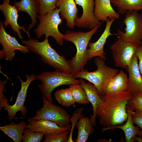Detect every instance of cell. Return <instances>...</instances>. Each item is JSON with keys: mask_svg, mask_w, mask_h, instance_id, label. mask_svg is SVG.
<instances>
[{"mask_svg": "<svg viewBox=\"0 0 142 142\" xmlns=\"http://www.w3.org/2000/svg\"><path fill=\"white\" fill-rule=\"evenodd\" d=\"M76 4L74 0H58L56 4L62 18L66 21L67 26L71 29L75 26V21L78 18Z\"/></svg>", "mask_w": 142, "mask_h": 142, "instance_id": "9a60e30c", "label": "cell"}, {"mask_svg": "<svg viewBox=\"0 0 142 142\" xmlns=\"http://www.w3.org/2000/svg\"><path fill=\"white\" fill-rule=\"evenodd\" d=\"M59 14V9L56 8L45 14L38 15L39 23L34 30L37 39L43 35L45 37L51 36L60 45H63L64 34L60 32L58 29L59 25L63 22Z\"/></svg>", "mask_w": 142, "mask_h": 142, "instance_id": "5b68a950", "label": "cell"}, {"mask_svg": "<svg viewBox=\"0 0 142 142\" xmlns=\"http://www.w3.org/2000/svg\"><path fill=\"white\" fill-rule=\"evenodd\" d=\"M26 128L35 132H39L45 134H54L70 130L71 125L68 126L62 127L55 123L46 119H41L29 122Z\"/></svg>", "mask_w": 142, "mask_h": 142, "instance_id": "e0dca14e", "label": "cell"}, {"mask_svg": "<svg viewBox=\"0 0 142 142\" xmlns=\"http://www.w3.org/2000/svg\"><path fill=\"white\" fill-rule=\"evenodd\" d=\"M80 83L85 90L88 99L93 107V114L90 118L93 125L96 124V112L97 107L102 101L99 92L96 87L88 82L86 83L83 79L80 78Z\"/></svg>", "mask_w": 142, "mask_h": 142, "instance_id": "44dd1931", "label": "cell"}, {"mask_svg": "<svg viewBox=\"0 0 142 142\" xmlns=\"http://www.w3.org/2000/svg\"><path fill=\"white\" fill-rule=\"evenodd\" d=\"M9 1V0H8Z\"/></svg>", "mask_w": 142, "mask_h": 142, "instance_id": "8d00e7d4", "label": "cell"}, {"mask_svg": "<svg viewBox=\"0 0 142 142\" xmlns=\"http://www.w3.org/2000/svg\"><path fill=\"white\" fill-rule=\"evenodd\" d=\"M26 80L23 81L20 77L18 76V78L21 83V88L18 93L16 101L13 105H10L8 103L7 99L4 95L3 92L5 86L2 85L0 86V111L2 108H4V110H6L8 112V119L11 121L14 118L17 112L20 111L22 115L25 116L27 112V110L24 105L26 98L27 96L28 88L31 83L37 78L36 76L34 74L26 75Z\"/></svg>", "mask_w": 142, "mask_h": 142, "instance_id": "52a82bcc", "label": "cell"}, {"mask_svg": "<svg viewBox=\"0 0 142 142\" xmlns=\"http://www.w3.org/2000/svg\"><path fill=\"white\" fill-rule=\"evenodd\" d=\"M42 84L38 85L41 93L49 101L52 103L51 94L56 87L63 85L80 83V79H77L74 75L56 70L43 72L36 76Z\"/></svg>", "mask_w": 142, "mask_h": 142, "instance_id": "8992f818", "label": "cell"}, {"mask_svg": "<svg viewBox=\"0 0 142 142\" xmlns=\"http://www.w3.org/2000/svg\"><path fill=\"white\" fill-rule=\"evenodd\" d=\"M69 88L75 102L82 104L89 103L86 92L80 83L70 84Z\"/></svg>", "mask_w": 142, "mask_h": 142, "instance_id": "4316f807", "label": "cell"}, {"mask_svg": "<svg viewBox=\"0 0 142 142\" xmlns=\"http://www.w3.org/2000/svg\"><path fill=\"white\" fill-rule=\"evenodd\" d=\"M141 43H142V40H141Z\"/></svg>", "mask_w": 142, "mask_h": 142, "instance_id": "d590c367", "label": "cell"}, {"mask_svg": "<svg viewBox=\"0 0 142 142\" xmlns=\"http://www.w3.org/2000/svg\"><path fill=\"white\" fill-rule=\"evenodd\" d=\"M124 24L125 26V32L118 29L117 34L118 38L139 46L142 45V14L134 11H127Z\"/></svg>", "mask_w": 142, "mask_h": 142, "instance_id": "ba28073f", "label": "cell"}, {"mask_svg": "<svg viewBox=\"0 0 142 142\" xmlns=\"http://www.w3.org/2000/svg\"><path fill=\"white\" fill-rule=\"evenodd\" d=\"M115 19H108L106 22L105 29L98 39L95 42L89 43V48L87 50L88 60L96 57H99L104 60H106V54L104 50V47L107 39L111 35H117V34L112 33L110 31L111 26Z\"/></svg>", "mask_w": 142, "mask_h": 142, "instance_id": "5bb4252c", "label": "cell"}, {"mask_svg": "<svg viewBox=\"0 0 142 142\" xmlns=\"http://www.w3.org/2000/svg\"><path fill=\"white\" fill-rule=\"evenodd\" d=\"M103 59L95 57L94 62L97 67V70L89 72L83 70L74 75L75 78L86 79L93 84L97 88L100 95H103V89L107 83L119 72L118 69L109 67Z\"/></svg>", "mask_w": 142, "mask_h": 142, "instance_id": "277c9868", "label": "cell"}, {"mask_svg": "<svg viewBox=\"0 0 142 142\" xmlns=\"http://www.w3.org/2000/svg\"><path fill=\"white\" fill-rule=\"evenodd\" d=\"M94 14L97 20L105 22L108 19H118L119 15L113 8L110 0H94Z\"/></svg>", "mask_w": 142, "mask_h": 142, "instance_id": "ac0fdd59", "label": "cell"}, {"mask_svg": "<svg viewBox=\"0 0 142 142\" xmlns=\"http://www.w3.org/2000/svg\"><path fill=\"white\" fill-rule=\"evenodd\" d=\"M48 38L45 37L41 42L37 39L31 38L27 40H23L22 42L30 50L39 55L44 63L54 68L56 70L72 74L69 60H67L64 56L59 55L51 46Z\"/></svg>", "mask_w": 142, "mask_h": 142, "instance_id": "7a4b0ae2", "label": "cell"}, {"mask_svg": "<svg viewBox=\"0 0 142 142\" xmlns=\"http://www.w3.org/2000/svg\"><path fill=\"white\" fill-rule=\"evenodd\" d=\"M138 60V66L142 76V45L139 46L135 54Z\"/></svg>", "mask_w": 142, "mask_h": 142, "instance_id": "836d02e7", "label": "cell"}, {"mask_svg": "<svg viewBox=\"0 0 142 142\" xmlns=\"http://www.w3.org/2000/svg\"><path fill=\"white\" fill-rule=\"evenodd\" d=\"M70 130L54 134H45L44 142H67Z\"/></svg>", "mask_w": 142, "mask_h": 142, "instance_id": "f546056e", "label": "cell"}, {"mask_svg": "<svg viewBox=\"0 0 142 142\" xmlns=\"http://www.w3.org/2000/svg\"><path fill=\"white\" fill-rule=\"evenodd\" d=\"M22 136L23 142H40L45 134L39 132H35L27 128L24 130Z\"/></svg>", "mask_w": 142, "mask_h": 142, "instance_id": "83f0119b", "label": "cell"}, {"mask_svg": "<svg viewBox=\"0 0 142 142\" xmlns=\"http://www.w3.org/2000/svg\"><path fill=\"white\" fill-rule=\"evenodd\" d=\"M43 106L38 110L35 116L27 118L28 122L41 119L49 120L62 127H66L69 125L70 116L63 108L53 104L43 96Z\"/></svg>", "mask_w": 142, "mask_h": 142, "instance_id": "9c48e42d", "label": "cell"}, {"mask_svg": "<svg viewBox=\"0 0 142 142\" xmlns=\"http://www.w3.org/2000/svg\"><path fill=\"white\" fill-rule=\"evenodd\" d=\"M128 83L127 74L121 70L106 84L103 89V95L127 91Z\"/></svg>", "mask_w": 142, "mask_h": 142, "instance_id": "ffe728a7", "label": "cell"}, {"mask_svg": "<svg viewBox=\"0 0 142 142\" xmlns=\"http://www.w3.org/2000/svg\"><path fill=\"white\" fill-rule=\"evenodd\" d=\"M14 6L18 12H24L30 16L31 22L27 28L29 31L33 28L36 24L39 13V5L38 0H21L20 1H14Z\"/></svg>", "mask_w": 142, "mask_h": 142, "instance_id": "d6986e66", "label": "cell"}, {"mask_svg": "<svg viewBox=\"0 0 142 142\" xmlns=\"http://www.w3.org/2000/svg\"><path fill=\"white\" fill-rule=\"evenodd\" d=\"M132 94V97L128 104L134 110L137 109L142 112V92Z\"/></svg>", "mask_w": 142, "mask_h": 142, "instance_id": "4dcf8cb0", "label": "cell"}, {"mask_svg": "<svg viewBox=\"0 0 142 142\" xmlns=\"http://www.w3.org/2000/svg\"><path fill=\"white\" fill-rule=\"evenodd\" d=\"M55 97L59 103L64 106H69L75 103L69 88L57 91Z\"/></svg>", "mask_w": 142, "mask_h": 142, "instance_id": "484cf974", "label": "cell"}, {"mask_svg": "<svg viewBox=\"0 0 142 142\" xmlns=\"http://www.w3.org/2000/svg\"><path fill=\"white\" fill-rule=\"evenodd\" d=\"M26 125L24 121L18 124L13 122L9 125L5 124L4 126H0V129L12 139L14 142H21L22 140L23 132Z\"/></svg>", "mask_w": 142, "mask_h": 142, "instance_id": "cb8c5ba5", "label": "cell"}, {"mask_svg": "<svg viewBox=\"0 0 142 142\" xmlns=\"http://www.w3.org/2000/svg\"><path fill=\"white\" fill-rule=\"evenodd\" d=\"M39 5V13L40 15L46 14L56 8L58 0H38Z\"/></svg>", "mask_w": 142, "mask_h": 142, "instance_id": "f1b7e54d", "label": "cell"}, {"mask_svg": "<svg viewBox=\"0 0 142 142\" xmlns=\"http://www.w3.org/2000/svg\"><path fill=\"white\" fill-rule=\"evenodd\" d=\"M132 109L128 104L126 106L128 116L126 122L125 124L121 126L118 125L108 128L104 127L102 130L103 132L108 130H114L116 128H119L122 130L124 133L126 142H134L136 141L135 137L140 130V128L138 126H135L133 124L131 116Z\"/></svg>", "mask_w": 142, "mask_h": 142, "instance_id": "7402d4cb", "label": "cell"}, {"mask_svg": "<svg viewBox=\"0 0 142 142\" xmlns=\"http://www.w3.org/2000/svg\"><path fill=\"white\" fill-rule=\"evenodd\" d=\"M135 139L136 141H138L139 142H142V138H141L139 136V137H137L136 136Z\"/></svg>", "mask_w": 142, "mask_h": 142, "instance_id": "e575fe53", "label": "cell"}, {"mask_svg": "<svg viewBox=\"0 0 142 142\" xmlns=\"http://www.w3.org/2000/svg\"><path fill=\"white\" fill-rule=\"evenodd\" d=\"M94 126L90 119L83 116L79 118L77 127L78 130L76 142H85L87 141L89 135L94 131Z\"/></svg>", "mask_w": 142, "mask_h": 142, "instance_id": "603a6c76", "label": "cell"}, {"mask_svg": "<svg viewBox=\"0 0 142 142\" xmlns=\"http://www.w3.org/2000/svg\"><path fill=\"white\" fill-rule=\"evenodd\" d=\"M138 57H133L127 71L129 73L128 91L131 93L142 92V76L138 66Z\"/></svg>", "mask_w": 142, "mask_h": 142, "instance_id": "2e32d148", "label": "cell"}, {"mask_svg": "<svg viewBox=\"0 0 142 142\" xmlns=\"http://www.w3.org/2000/svg\"><path fill=\"white\" fill-rule=\"evenodd\" d=\"M111 3L116 7L118 12L124 14L129 11L142 10V0H110Z\"/></svg>", "mask_w": 142, "mask_h": 142, "instance_id": "d4e9b609", "label": "cell"}, {"mask_svg": "<svg viewBox=\"0 0 142 142\" xmlns=\"http://www.w3.org/2000/svg\"><path fill=\"white\" fill-rule=\"evenodd\" d=\"M3 22H0V43L2 48L0 51V59L11 61L15 56L16 50H19L24 53H28L29 50L25 45L20 44L15 37L11 36L5 30Z\"/></svg>", "mask_w": 142, "mask_h": 142, "instance_id": "8fae6325", "label": "cell"}, {"mask_svg": "<svg viewBox=\"0 0 142 142\" xmlns=\"http://www.w3.org/2000/svg\"><path fill=\"white\" fill-rule=\"evenodd\" d=\"M83 110V108H80L77 109L73 114L72 117L70 119L71 122V130L67 142H74L73 140V133L75 126L78 120L80 117L83 116L82 114Z\"/></svg>", "mask_w": 142, "mask_h": 142, "instance_id": "1f68e13d", "label": "cell"}, {"mask_svg": "<svg viewBox=\"0 0 142 142\" xmlns=\"http://www.w3.org/2000/svg\"><path fill=\"white\" fill-rule=\"evenodd\" d=\"M132 120L134 124L137 125L141 129L137 134L139 136L142 138V112L138 110H131Z\"/></svg>", "mask_w": 142, "mask_h": 142, "instance_id": "d6a6232c", "label": "cell"}, {"mask_svg": "<svg viewBox=\"0 0 142 142\" xmlns=\"http://www.w3.org/2000/svg\"><path fill=\"white\" fill-rule=\"evenodd\" d=\"M100 26H98L87 32L69 31L66 32L64 40L72 42L76 49L75 54L69 60L73 75L84 70V67L89 60L87 50L90 40Z\"/></svg>", "mask_w": 142, "mask_h": 142, "instance_id": "3957f363", "label": "cell"}, {"mask_svg": "<svg viewBox=\"0 0 142 142\" xmlns=\"http://www.w3.org/2000/svg\"><path fill=\"white\" fill-rule=\"evenodd\" d=\"M132 96V94L128 91L100 96L102 101L96 112L100 124L108 128L119 125L126 121V106Z\"/></svg>", "mask_w": 142, "mask_h": 142, "instance_id": "6da1fadb", "label": "cell"}, {"mask_svg": "<svg viewBox=\"0 0 142 142\" xmlns=\"http://www.w3.org/2000/svg\"><path fill=\"white\" fill-rule=\"evenodd\" d=\"M76 4L82 7L83 13L80 17L78 18L75 21V26L91 30L102 23L98 21L94 14V0H74Z\"/></svg>", "mask_w": 142, "mask_h": 142, "instance_id": "7c38bea8", "label": "cell"}, {"mask_svg": "<svg viewBox=\"0 0 142 142\" xmlns=\"http://www.w3.org/2000/svg\"><path fill=\"white\" fill-rule=\"evenodd\" d=\"M0 10L5 17V20L3 22L4 27L6 28L10 25L14 33L17 35L20 39H23L21 29L26 33L29 38H31L29 32L26 30L25 26H21L19 24L18 12L14 6L9 4L8 0H3V3L0 5Z\"/></svg>", "mask_w": 142, "mask_h": 142, "instance_id": "4fadbf2b", "label": "cell"}, {"mask_svg": "<svg viewBox=\"0 0 142 142\" xmlns=\"http://www.w3.org/2000/svg\"><path fill=\"white\" fill-rule=\"evenodd\" d=\"M118 38V39L111 45L110 49L112 52L115 66L125 69L127 71L139 46Z\"/></svg>", "mask_w": 142, "mask_h": 142, "instance_id": "30bf717a", "label": "cell"}]
</instances>
